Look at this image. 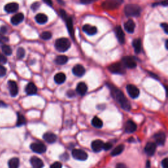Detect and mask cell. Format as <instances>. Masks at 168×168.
<instances>
[{
	"instance_id": "6da1fadb",
	"label": "cell",
	"mask_w": 168,
	"mask_h": 168,
	"mask_svg": "<svg viewBox=\"0 0 168 168\" xmlns=\"http://www.w3.org/2000/svg\"><path fill=\"white\" fill-rule=\"evenodd\" d=\"M109 89H111V94L117 103L120 104L122 108L125 110L126 111H130L131 109V104L129 103V101L128 100L124 94H123L122 91H120L118 88L115 87L114 85L112 84H108Z\"/></svg>"
},
{
	"instance_id": "7a4b0ae2",
	"label": "cell",
	"mask_w": 168,
	"mask_h": 168,
	"mask_svg": "<svg viewBox=\"0 0 168 168\" xmlns=\"http://www.w3.org/2000/svg\"><path fill=\"white\" fill-rule=\"evenodd\" d=\"M70 45L71 43L70 41L65 38H61L57 40L55 44L56 49L59 52L67 51L70 47Z\"/></svg>"
},
{
	"instance_id": "3957f363",
	"label": "cell",
	"mask_w": 168,
	"mask_h": 168,
	"mask_svg": "<svg viewBox=\"0 0 168 168\" xmlns=\"http://www.w3.org/2000/svg\"><path fill=\"white\" fill-rule=\"evenodd\" d=\"M124 12L128 16H139L141 13V8L137 5L129 4L125 7Z\"/></svg>"
},
{
	"instance_id": "277c9868",
	"label": "cell",
	"mask_w": 168,
	"mask_h": 168,
	"mask_svg": "<svg viewBox=\"0 0 168 168\" xmlns=\"http://www.w3.org/2000/svg\"><path fill=\"white\" fill-rule=\"evenodd\" d=\"M108 70L111 72L117 74H123L125 73V67L122 63L116 62L114 63L108 67Z\"/></svg>"
},
{
	"instance_id": "5b68a950",
	"label": "cell",
	"mask_w": 168,
	"mask_h": 168,
	"mask_svg": "<svg viewBox=\"0 0 168 168\" xmlns=\"http://www.w3.org/2000/svg\"><path fill=\"white\" fill-rule=\"evenodd\" d=\"M123 0H105L103 3V7L106 9H115L119 7Z\"/></svg>"
},
{
	"instance_id": "8992f818",
	"label": "cell",
	"mask_w": 168,
	"mask_h": 168,
	"mask_svg": "<svg viewBox=\"0 0 168 168\" xmlns=\"http://www.w3.org/2000/svg\"><path fill=\"white\" fill-rule=\"evenodd\" d=\"M72 154L74 159L80 161L86 160L88 157L87 154L81 149H74L72 152Z\"/></svg>"
},
{
	"instance_id": "52a82bcc",
	"label": "cell",
	"mask_w": 168,
	"mask_h": 168,
	"mask_svg": "<svg viewBox=\"0 0 168 168\" xmlns=\"http://www.w3.org/2000/svg\"><path fill=\"white\" fill-rule=\"evenodd\" d=\"M31 150L35 153L43 154L46 151V147L42 142H33L30 145Z\"/></svg>"
},
{
	"instance_id": "ba28073f",
	"label": "cell",
	"mask_w": 168,
	"mask_h": 168,
	"mask_svg": "<svg viewBox=\"0 0 168 168\" xmlns=\"http://www.w3.org/2000/svg\"><path fill=\"white\" fill-rule=\"evenodd\" d=\"M126 89L129 95L130 96V97H131L132 99H136L139 97L140 91L138 87H136L135 85L129 84L127 85Z\"/></svg>"
},
{
	"instance_id": "9c48e42d",
	"label": "cell",
	"mask_w": 168,
	"mask_h": 168,
	"mask_svg": "<svg viewBox=\"0 0 168 168\" xmlns=\"http://www.w3.org/2000/svg\"><path fill=\"white\" fill-rule=\"evenodd\" d=\"M122 64L128 68H135L137 67V62L133 57L130 56L124 57L122 59Z\"/></svg>"
},
{
	"instance_id": "30bf717a",
	"label": "cell",
	"mask_w": 168,
	"mask_h": 168,
	"mask_svg": "<svg viewBox=\"0 0 168 168\" xmlns=\"http://www.w3.org/2000/svg\"><path fill=\"white\" fill-rule=\"evenodd\" d=\"M8 87H9V92L11 95L13 97H16L18 95V88L17 84L16 83V82L13 80H9L8 82Z\"/></svg>"
},
{
	"instance_id": "8fae6325",
	"label": "cell",
	"mask_w": 168,
	"mask_h": 168,
	"mask_svg": "<svg viewBox=\"0 0 168 168\" xmlns=\"http://www.w3.org/2000/svg\"><path fill=\"white\" fill-rule=\"evenodd\" d=\"M156 145L152 142H148L147 143L145 148V152L148 156H152L156 152Z\"/></svg>"
},
{
	"instance_id": "7c38bea8",
	"label": "cell",
	"mask_w": 168,
	"mask_h": 168,
	"mask_svg": "<svg viewBox=\"0 0 168 168\" xmlns=\"http://www.w3.org/2000/svg\"><path fill=\"white\" fill-rule=\"evenodd\" d=\"M154 138L157 145L162 146L164 145L165 142H166V136L164 132H159V133L154 135Z\"/></svg>"
},
{
	"instance_id": "4fadbf2b",
	"label": "cell",
	"mask_w": 168,
	"mask_h": 168,
	"mask_svg": "<svg viewBox=\"0 0 168 168\" xmlns=\"http://www.w3.org/2000/svg\"><path fill=\"white\" fill-rule=\"evenodd\" d=\"M115 33L116 35L118 40L119 41L120 43L121 44H123L125 43V34L123 32L122 28H121L120 26H118L116 27L115 28Z\"/></svg>"
},
{
	"instance_id": "5bb4252c",
	"label": "cell",
	"mask_w": 168,
	"mask_h": 168,
	"mask_svg": "<svg viewBox=\"0 0 168 168\" xmlns=\"http://www.w3.org/2000/svg\"><path fill=\"white\" fill-rule=\"evenodd\" d=\"M30 163L34 168H43L44 166L43 162L37 156H33L30 159Z\"/></svg>"
},
{
	"instance_id": "9a60e30c",
	"label": "cell",
	"mask_w": 168,
	"mask_h": 168,
	"mask_svg": "<svg viewBox=\"0 0 168 168\" xmlns=\"http://www.w3.org/2000/svg\"><path fill=\"white\" fill-rule=\"evenodd\" d=\"M137 130V125L132 120H128L125 123V131L128 133H132Z\"/></svg>"
},
{
	"instance_id": "2e32d148",
	"label": "cell",
	"mask_w": 168,
	"mask_h": 168,
	"mask_svg": "<svg viewBox=\"0 0 168 168\" xmlns=\"http://www.w3.org/2000/svg\"><path fill=\"white\" fill-rule=\"evenodd\" d=\"M85 70L83 66L81 65H77L72 68V73L78 77H82L84 75Z\"/></svg>"
},
{
	"instance_id": "e0dca14e",
	"label": "cell",
	"mask_w": 168,
	"mask_h": 168,
	"mask_svg": "<svg viewBox=\"0 0 168 168\" xmlns=\"http://www.w3.org/2000/svg\"><path fill=\"white\" fill-rule=\"evenodd\" d=\"M104 142L101 140H95L92 142L91 148L95 152H99L103 149Z\"/></svg>"
},
{
	"instance_id": "ac0fdd59",
	"label": "cell",
	"mask_w": 168,
	"mask_h": 168,
	"mask_svg": "<svg viewBox=\"0 0 168 168\" xmlns=\"http://www.w3.org/2000/svg\"><path fill=\"white\" fill-rule=\"evenodd\" d=\"M18 8V4L16 3H9L5 6V11L8 13H13L17 11Z\"/></svg>"
},
{
	"instance_id": "d6986e66",
	"label": "cell",
	"mask_w": 168,
	"mask_h": 168,
	"mask_svg": "<svg viewBox=\"0 0 168 168\" xmlns=\"http://www.w3.org/2000/svg\"><path fill=\"white\" fill-rule=\"evenodd\" d=\"M83 31L89 35H93L97 34V28L95 26H91L89 24H85L82 28Z\"/></svg>"
},
{
	"instance_id": "ffe728a7",
	"label": "cell",
	"mask_w": 168,
	"mask_h": 168,
	"mask_svg": "<svg viewBox=\"0 0 168 168\" xmlns=\"http://www.w3.org/2000/svg\"><path fill=\"white\" fill-rule=\"evenodd\" d=\"M43 138L47 142L52 144V143H54L56 141L57 137L55 134L51 133V132H47V133H45L43 135Z\"/></svg>"
},
{
	"instance_id": "44dd1931",
	"label": "cell",
	"mask_w": 168,
	"mask_h": 168,
	"mask_svg": "<svg viewBox=\"0 0 168 168\" xmlns=\"http://www.w3.org/2000/svg\"><path fill=\"white\" fill-rule=\"evenodd\" d=\"M24 18V15L22 13H19L13 16L11 19V22L13 25H18V24L21 23L23 21Z\"/></svg>"
},
{
	"instance_id": "7402d4cb",
	"label": "cell",
	"mask_w": 168,
	"mask_h": 168,
	"mask_svg": "<svg viewBox=\"0 0 168 168\" xmlns=\"http://www.w3.org/2000/svg\"><path fill=\"white\" fill-rule=\"evenodd\" d=\"M124 28L125 31L129 33V34H132L133 33L135 28V24L134 21L132 20H129L127 21L124 24Z\"/></svg>"
},
{
	"instance_id": "603a6c76",
	"label": "cell",
	"mask_w": 168,
	"mask_h": 168,
	"mask_svg": "<svg viewBox=\"0 0 168 168\" xmlns=\"http://www.w3.org/2000/svg\"><path fill=\"white\" fill-rule=\"evenodd\" d=\"M26 93L29 95H33L37 93L38 89L37 87L34 83H29L26 87Z\"/></svg>"
},
{
	"instance_id": "cb8c5ba5",
	"label": "cell",
	"mask_w": 168,
	"mask_h": 168,
	"mask_svg": "<svg viewBox=\"0 0 168 168\" xmlns=\"http://www.w3.org/2000/svg\"><path fill=\"white\" fill-rule=\"evenodd\" d=\"M76 91L80 95H84L87 91V86L84 82H80L76 87Z\"/></svg>"
},
{
	"instance_id": "d4e9b609",
	"label": "cell",
	"mask_w": 168,
	"mask_h": 168,
	"mask_svg": "<svg viewBox=\"0 0 168 168\" xmlns=\"http://www.w3.org/2000/svg\"><path fill=\"white\" fill-rule=\"evenodd\" d=\"M65 21H66V24H67V26L68 32H69L71 36L73 38L74 34V30L72 19L71 17L67 16V17L65 19Z\"/></svg>"
},
{
	"instance_id": "484cf974",
	"label": "cell",
	"mask_w": 168,
	"mask_h": 168,
	"mask_svg": "<svg viewBox=\"0 0 168 168\" xmlns=\"http://www.w3.org/2000/svg\"><path fill=\"white\" fill-rule=\"evenodd\" d=\"M35 21L40 24H45L48 21V17L45 14L42 13H39L35 17Z\"/></svg>"
},
{
	"instance_id": "4316f807",
	"label": "cell",
	"mask_w": 168,
	"mask_h": 168,
	"mask_svg": "<svg viewBox=\"0 0 168 168\" xmlns=\"http://www.w3.org/2000/svg\"><path fill=\"white\" fill-rule=\"evenodd\" d=\"M54 80L57 84H62L66 80V75L62 72L58 73L55 76Z\"/></svg>"
},
{
	"instance_id": "83f0119b",
	"label": "cell",
	"mask_w": 168,
	"mask_h": 168,
	"mask_svg": "<svg viewBox=\"0 0 168 168\" xmlns=\"http://www.w3.org/2000/svg\"><path fill=\"white\" fill-rule=\"evenodd\" d=\"M133 46L134 47L135 52L136 53H139L141 51V40L140 39H135L133 42Z\"/></svg>"
},
{
	"instance_id": "f1b7e54d",
	"label": "cell",
	"mask_w": 168,
	"mask_h": 168,
	"mask_svg": "<svg viewBox=\"0 0 168 168\" xmlns=\"http://www.w3.org/2000/svg\"><path fill=\"white\" fill-rule=\"evenodd\" d=\"M68 59L67 56L65 55H59V56H57L56 57L55 60V63L57 65H63L66 64L68 62Z\"/></svg>"
},
{
	"instance_id": "f546056e",
	"label": "cell",
	"mask_w": 168,
	"mask_h": 168,
	"mask_svg": "<svg viewBox=\"0 0 168 168\" xmlns=\"http://www.w3.org/2000/svg\"><path fill=\"white\" fill-rule=\"evenodd\" d=\"M91 123L93 126H94L95 128L100 129L103 125V121H102L100 118H99L97 116H95L93 118V120L91 121Z\"/></svg>"
},
{
	"instance_id": "4dcf8cb0",
	"label": "cell",
	"mask_w": 168,
	"mask_h": 168,
	"mask_svg": "<svg viewBox=\"0 0 168 168\" xmlns=\"http://www.w3.org/2000/svg\"><path fill=\"white\" fill-rule=\"evenodd\" d=\"M124 148H125V146L123 145H120L117 146V147L115 148H114V150H113L111 152V155L112 156L119 155V154H120L123 152V150H124Z\"/></svg>"
},
{
	"instance_id": "1f68e13d",
	"label": "cell",
	"mask_w": 168,
	"mask_h": 168,
	"mask_svg": "<svg viewBox=\"0 0 168 168\" xmlns=\"http://www.w3.org/2000/svg\"><path fill=\"white\" fill-rule=\"evenodd\" d=\"M9 168H18L19 167V159L17 158H11L8 163Z\"/></svg>"
},
{
	"instance_id": "d6a6232c",
	"label": "cell",
	"mask_w": 168,
	"mask_h": 168,
	"mask_svg": "<svg viewBox=\"0 0 168 168\" xmlns=\"http://www.w3.org/2000/svg\"><path fill=\"white\" fill-rule=\"evenodd\" d=\"M26 120L25 117L24 116L23 114L21 113H18L17 114V121H16V125L17 126H21L23 125L26 123Z\"/></svg>"
},
{
	"instance_id": "836d02e7",
	"label": "cell",
	"mask_w": 168,
	"mask_h": 168,
	"mask_svg": "<svg viewBox=\"0 0 168 168\" xmlns=\"http://www.w3.org/2000/svg\"><path fill=\"white\" fill-rule=\"evenodd\" d=\"M1 50L3 51L4 54L5 55L9 56L12 54V49L11 48V47L7 45H3L1 46Z\"/></svg>"
},
{
	"instance_id": "e575fe53",
	"label": "cell",
	"mask_w": 168,
	"mask_h": 168,
	"mask_svg": "<svg viewBox=\"0 0 168 168\" xmlns=\"http://www.w3.org/2000/svg\"><path fill=\"white\" fill-rule=\"evenodd\" d=\"M25 56V50L23 47H19L17 49V51H16V57H17L18 59H21L24 58V57Z\"/></svg>"
},
{
	"instance_id": "d590c367",
	"label": "cell",
	"mask_w": 168,
	"mask_h": 168,
	"mask_svg": "<svg viewBox=\"0 0 168 168\" xmlns=\"http://www.w3.org/2000/svg\"><path fill=\"white\" fill-rule=\"evenodd\" d=\"M52 37V34L50 32L45 31L42 32V34L40 35V38L44 40H50Z\"/></svg>"
},
{
	"instance_id": "8d00e7d4",
	"label": "cell",
	"mask_w": 168,
	"mask_h": 168,
	"mask_svg": "<svg viewBox=\"0 0 168 168\" xmlns=\"http://www.w3.org/2000/svg\"><path fill=\"white\" fill-rule=\"evenodd\" d=\"M7 72V70L4 66L0 65V78L1 77H4L5 74H6Z\"/></svg>"
},
{
	"instance_id": "74e56055",
	"label": "cell",
	"mask_w": 168,
	"mask_h": 168,
	"mask_svg": "<svg viewBox=\"0 0 168 168\" xmlns=\"http://www.w3.org/2000/svg\"><path fill=\"white\" fill-rule=\"evenodd\" d=\"M7 42H9V38L5 36L4 34H0V43H5Z\"/></svg>"
},
{
	"instance_id": "f35d334b",
	"label": "cell",
	"mask_w": 168,
	"mask_h": 168,
	"mask_svg": "<svg viewBox=\"0 0 168 168\" xmlns=\"http://www.w3.org/2000/svg\"><path fill=\"white\" fill-rule=\"evenodd\" d=\"M40 7V4L39 2H35L31 5V9L33 10V11H35L38 8Z\"/></svg>"
},
{
	"instance_id": "ab89813d",
	"label": "cell",
	"mask_w": 168,
	"mask_h": 168,
	"mask_svg": "<svg viewBox=\"0 0 168 168\" xmlns=\"http://www.w3.org/2000/svg\"><path fill=\"white\" fill-rule=\"evenodd\" d=\"M50 168H62V164L59 162H56L51 165Z\"/></svg>"
},
{
	"instance_id": "60d3db41",
	"label": "cell",
	"mask_w": 168,
	"mask_h": 168,
	"mask_svg": "<svg viewBox=\"0 0 168 168\" xmlns=\"http://www.w3.org/2000/svg\"><path fill=\"white\" fill-rule=\"evenodd\" d=\"M7 59L4 55L0 53V64H5L7 62Z\"/></svg>"
},
{
	"instance_id": "b9f144b4",
	"label": "cell",
	"mask_w": 168,
	"mask_h": 168,
	"mask_svg": "<svg viewBox=\"0 0 168 168\" xmlns=\"http://www.w3.org/2000/svg\"><path fill=\"white\" fill-rule=\"evenodd\" d=\"M112 147V145L111 143L110 142H106V143H104V146H103V149L105 150H108L111 149V148Z\"/></svg>"
},
{
	"instance_id": "7bdbcfd3",
	"label": "cell",
	"mask_w": 168,
	"mask_h": 168,
	"mask_svg": "<svg viewBox=\"0 0 168 168\" xmlns=\"http://www.w3.org/2000/svg\"><path fill=\"white\" fill-rule=\"evenodd\" d=\"M161 26H162V28L164 29L165 33H166V34H167V33H168V25H167V23L162 24Z\"/></svg>"
},
{
	"instance_id": "ee69618b",
	"label": "cell",
	"mask_w": 168,
	"mask_h": 168,
	"mask_svg": "<svg viewBox=\"0 0 168 168\" xmlns=\"http://www.w3.org/2000/svg\"><path fill=\"white\" fill-rule=\"evenodd\" d=\"M162 166L163 168H168L167 166V158H165L162 162Z\"/></svg>"
},
{
	"instance_id": "f6af8a7d",
	"label": "cell",
	"mask_w": 168,
	"mask_h": 168,
	"mask_svg": "<svg viewBox=\"0 0 168 168\" xmlns=\"http://www.w3.org/2000/svg\"><path fill=\"white\" fill-rule=\"evenodd\" d=\"M95 1H96V0H80L81 3L84 4H89Z\"/></svg>"
},
{
	"instance_id": "bcb514c9",
	"label": "cell",
	"mask_w": 168,
	"mask_h": 168,
	"mask_svg": "<svg viewBox=\"0 0 168 168\" xmlns=\"http://www.w3.org/2000/svg\"><path fill=\"white\" fill-rule=\"evenodd\" d=\"M116 168H128L127 166L124 164H122V163H119L116 165Z\"/></svg>"
},
{
	"instance_id": "7dc6e473",
	"label": "cell",
	"mask_w": 168,
	"mask_h": 168,
	"mask_svg": "<svg viewBox=\"0 0 168 168\" xmlns=\"http://www.w3.org/2000/svg\"><path fill=\"white\" fill-rule=\"evenodd\" d=\"M7 28L5 26H2L1 28H0V33L1 34H4L7 32Z\"/></svg>"
},
{
	"instance_id": "c3c4849f",
	"label": "cell",
	"mask_w": 168,
	"mask_h": 168,
	"mask_svg": "<svg viewBox=\"0 0 168 168\" xmlns=\"http://www.w3.org/2000/svg\"><path fill=\"white\" fill-rule=\"evenodd\" d=\"M67 95L69 97H73L74 95H75V93L73 91H68L67 92Z\"/></svg>"
},
{
	"instance_id": "681fc988",
	"label": "cell",
	"mask_w": 168,
	"mask_h": 168,
	"mask_svg": "<svg viewBox=\"0 0 168 168\" xmlns=\"http://www.w3.org/2000/svg\"><path fill=\"white\" fill-rule=\"evenodd\" d=\"M68 158H69V156H68L67 154H62V155L60 156V158H61L62 159H63V160H65V161H66V160H67V159H68Z\"/></svg>"
},
{
	"instance_id": "f907efd6",
	"label": "cell",
	"mask_w": 168,
	"mask_h": 168,
	"mask_svg": "<svg viewBox=\"0 0 168 168\" xmlns=\"http://www.w3.org/2000/svg\"><path fill=\"white\" fill-rule=\"evenodd\" d=\"M43 1L45 2L46 4L49 5V6H52V5H53V1H52V0H43Z\"/></svg>"
},
{
	"instance_id": "816d5d0a",
	"label": "cell",
	"mask_w": 168,
	"mask_h": 168,
	"mask_svg": "<svg viewBox=\"0 0 168 168\" xmlns=\"http://www.w3.org/2000/svg\"><path fill=\"white\" fill-rule=\"evenodd\" d=\"M7 106V104H5V103H4V101H0V107H1V108H5V107H6Z\"/></svg>"
},
{
	"instance_id": "f5cc1de1",
	"label": "cell",
	"mask_w": 168,
	"mask_h": 168,
	"mask_svg": "<svg viewBox=\"0 0 168 168\" xmlns=\"http://www.w3.org/2000/svg\"><path fill=\"white\" fill-rule=\"evenodd\" d=\"M161 5H163V6H165V7L167 6V5H168V1H167V0H164V1L161 3Z\"/></svg>"
},
{
	"instance_id": "db71d44e",
	"label": "cell",
	"mask_w": 168,
	"mask_h": 168,
	"mask_svg": "<svg viewBox=\"0 0 168 168\" xmlns=\"http://www.w3.org/2000/svg\"><path fill=\"white\" fill-rule=\"evenodd\" d=\"M150 162L149 161H147V168H150Z\"/></svg>"
},
{
	"instance_id": "11a10c76",
	"label": "cell",
	"mask_w": 168,
	"mask_h": 168,
	"mask_svg": "<svg viewBox=\"0 0 168 168\" xmlns=\"http://www.w3.org/2000/svg\"><path fill=\"white\" fill-rule=\"evenodd\" d=\"M57 1H59L61 4H64V1H62V0H57Z\"/></svg>"
},
{
	"instance_id": "9f6ffc18",
	"label": "cell",
	"mask_w": 168,
	"mask_h": 168,
	"mask_svg": "<svg viewBox=\"0 0 168 168\" xmlns=\"http://www.w3.org/2000/svg\"><path fill=\"white\" fill-rule=\"evenodd\" d=\"M167 43H168V40H167L166 41V48L167 49V48H168V46H167Z\"/></svg>"
}]
</instances>
